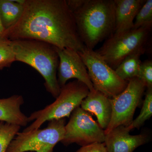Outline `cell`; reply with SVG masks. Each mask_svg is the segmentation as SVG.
Here are the masks:
<instances>
[{
    "label": "cell",
    "instance_id": "5bb4252c",
    "mask_svg": "<svg viewBox=\"0 0 152 152\" xmlns=\"http://www.w3.org/2000/svg\"><path fill=\"white\" fill-rule=\"evenodd\" d=\"M24 103L21 95H15L0 99V121L25 126L29 123L28 117L22 113L20 107Z\"/></svg>",
    "mask_w": 152,
    "mask_h": 152
},
{
    "label": "cell",
    "instance_id": "44dd1931",
    "mask_svg": "<svg viewBox=\"0 0 152 152\" xmlns=\"http://www.w3.org/2000/svg\"><path fill=\"white\" fill-rule=\"evenodd\" d=\"M138 78L145 84L146 88H152V61L146 60L142 62Z\"/></svg>",
    "mask_w": 152,
    "mask_h": 152
},
{
    "label": "cell",
    "instance_id": "e0dca14e",
    "mask_svg": "<svg viewBox=\"0 0 152 152\" xmlns=\"http://www.w3.org/2000/svg\"><path fill=\"white\" fill-rule=\"evenodd\" d=\"M147 89L145 97L140 113L136 118L133 120L130 125L126 127L127 129L129 132L133 129L141 127L152 116V88Z\"/></svg>",
    "mask_w": 152,
    "mask_h": 152
},
{
    "label": "cell",
    "instance_id": "ba28073f",
    "mask_svg": "<svg viewBox=\"0 0 152 152\" xmlns=\"http://www.w3.org/2000/svg\"><path fill=\"white\" fill-rule=\"evenodd\" d=\"M146 89V86L142 80L133 78L128 80L127 86L122 92L111 99V118L104 130L105 134L119 126L127 127L131 124Z\"/></svg>",
    "mask_w": 152,
    "mask_h": 152
},
{
    "label": "cell",
    "instance_id": "5b68a950",
    "mask_svg": "<svg viewBox=\"0 0 152 152\" xmlns=\"http://www.w3.org/2000/svg\"><path fill=\"white\" fill-rule=\"evenodd\" d=\"M152 26H145L120 34H113L106 39L102 46L96 51L113 69L130 55L146 52Z\"/></svg>",
    "mask_w": 152,
    "mask_h": 152
},
{
    "label": "cell",
    "instance_id": "ac0fdd59",
    "mask_svg": "<svg viewBox=\"0 0 152 152\" xmlns=\"http://www.w3.org/2000/svg\"><path fill=\"white\" fill-rule=\"evenodd\" d=\"M20 128L18 125L0 121V152H6Z\"/></svg>",
    "mask_w": 152,
    "mask_h": 152
},
{
    "label": "cell",
    "instance_id": "7c38bea8",
    "mask_svg": "<svg viewBox=\"0 0 152 152\" xmlns=\"http://www.w3.org/2000/svg\"><path fill=\"white\" fill-rule=\"evenodd\" d=\"M82 109L90 113L94 114L97 122L105 130L111 118L112 108L111 99L96 90L89 91L86 97L82 101Z\"/></svg>",
    "mask_w": 152,
    "mask_h": 152
},
{
    "label": "cell",
    "instance_id": "8fae6325",
    "mask_svg": "<svg viewBox=\"0 0 152 152\" xmlns=\"http://www.w3.org/2000/svg\"><path fill=\"white\" fill-rule=\"evenodd\" d=\"M126 126H119L106 134L104 144L108 152H134L138 147L151 141V134L143 132L130 134Z\"/></svg>",
    "mask_w": 152,
    "mask_h": 152
},
{
    "label": "cell",
    "instance_id": "2e32d148",
    "mask_svg": "<svg viewBox=\"0 0 152 152\" xmlns=\"http://www.w3.org/2000/svg\"><path fill=\"white\" fill-rule=\"evenodd\" d=\"M139 52L126 57L115 69L120 78L128 81L133 78L138 77L139 71L142 61L140 57L144 53Z\"/></svg>",
    "mask_w": 152,
    "mask_h": 152
},
{
    "label": "cell",
    "instance_id": "9a60e30c",
    "mask_svg": "<svg viewBox=\"0 0 152 152\" xmlns=\"http://www.w3.org/2000/svg\"><path fill=\"white\" fill-rule=\"evenodd\" d=\"M25 0H0V20L5 30L13 26L20 18Z\"/></svg>",
    "mask_w": 152,
    "mask_h": 152
},
{
    "label": "cell",
    "instance_id": "7a4b0ae2",
    "mask_svg": "<svg viewBox=\"0 0 152 152\" xmlns=\"http://www.w3.org/2000/svg\"><path fill=\"white\" fill-rule=\"evenodd\" d=\"M115 8L114 0H86L74 12L78 33L86 48L94 50L113 34Z\"/></svg>",
    "mask_w": 152,
    "mask_h": 152
},
{
    "label": "cell",
    "instance_id": "603a6c76",
    "mask_svg": "<svg viewBox=\"0 0 152 152\" xmlns=\"http://www.w3.org/2000/svg\"><path fill=\"white\" fill-rule=\"evenodd\" d=\"M86 1V0H67L66 1L69 8L73 13L82 7Z\"/></svg>",
    "mask_w": 152,
    "mask_h": 152
},
{
    "label": "cell",
    "instance_id": "6da1fadb",
    "mask_svg": "<svg viewBox=\"0 0 152 152\" xmlns=\"http://www.w3.org/2000/svg\"><path fill=\"white\" fill-rule=\"evenodd\" d=\"M23 5L20 18L2 36L11 41H42L58 48L77 52L86 48L66 0H25Z\"/></svg>",
    "mask_w": 152,
    "mask_h": 152
},
{
    "label": "cell",
    "instance_id": "8992f818",
    "mask_svg": "<svg viewBox=\"0 0 152 152\" xmlns=\"http://www.w3.org/2000/svg\"><path fill=\"white\" fill-rule=\"evenodd\" d=\"M65 125V118L53 120L42 129L19 132L6 152H53L55 146L64 139Z\"/></svg>",
    "mask_w": 152,
    "mask_h": 152
},
{
    "label": "cell",
    "instance_id": "52a82bcc",
    "mask_svg": "<svg viewBox=\"0 0 152 152\" xmlns=\"http://www.w3.org/2000/svg\"><path fill=\"white\" fill-rule=\"evenodd\" d=\"M78 53L86 65L95 90L112 99L127 86L128 80L120 78L96 51L85 48Z\"/></svg>",
    "mask_w": 152,
    "mask_h": 152
},
{
    "label": "cell",
    "instance_id": "30bf717a",
    "mask_svg": "<svg viewBox=\"0 0 152 152\" xmlns=\"http://www.w3.org/2000/svg\"><path fill=\"white\" fill-rule=\"evenodd\" d=\"M56 48L59 60L57 78L61 88L69 80L75 79L85 84L89 91L94 90L86 65L78 52L71 48Z\"/></svg>",
    "mask_w": 152,
    "mask_h": 152
},
{
    "label": "cell",
    "instance_id": "4fadbf2b",
    "mask_svg": "<svg viewBox=\"0 0 152 152\" xmlns=\"http://www.w3.org/2000/svg\"><path fill=\"white\" fill-rule=\"evenodd\" d=\"M146 0H114L115 29L120 34L132 29L134 20Z\"/></svg>",
    "mask_w": 152,
    "mask_h": 152
},
{
    "label": "cell",
    "instance_id": "ffe728a7",
    "mask_svg": "<svg viewBox=\"0 0 152 152\" xmlns=\"http://www.w3.org/2000/svg\"><path fill=\"white\" fill-rule=\"evenodd\" d=\"M152 26V0H146L136 16L134 29Z\"/></svg>",
    "mask_w": 152,
    "mask_h": 152
},
{
    "label": "cell",
    "instance_id": "cb8c5ba5",
    "mask_svg": "<svg viewBox=\"0 0 152 152\" xmlns=\"http://www.w3.org/2000/svg\"><path fill=\"white\" fill-rule=\"evenodd\" d=\"M5 29L3 27L1 23V20H0V36H2L3 33L4 32Z\"/></svg>",
    "mask_w": 152,
    "mask_h": 152
},
{
    "label": "cell",
    "instance_id": "d6986e66",
    "mask_svg": "<svg viewBox=\"0 0 152 152\" xmlns=\"http://www.w3.org/2000/svg\"><path fill=\"white\" fill-rule=\"evenodd\" d=\"M11 42L7 38L0 36V70L9 67L16 61Z\"/></svg>",
    "mask_w": 152,
    "mask_h": 152
},
{
    "label": "cell",
    "instance_id": "7402d4cb",
    "mask_svg": "<svg viewBox=\"0 0 152 152\" xmlns=\"http://www.w3.org/2000/svg\"><path fill=\"white\" fill-rule=\"evenodd\" d=\"M75 152H108L104 143L95 142L82 146Z\"/></svg>",
    "mask_w": 152,
    "mask_h": 152
},
{
    "label": "cell",
    "instance_id": "3957f363",
    "mask_svg": "<svg viewBox=\"0 0 152 152\" xmlns=\"http://www.w3.org/2000/svg\"><path fill=\"white\" fill-rule=\"evenodd\" d=\"M11 44L15 61L27 64L37 71L45 80L47 91L56 99L61 87L57 78L59 60L56 47L33 39L11 41Z\"/></svg>",
    "mask_w": 152,
    "mask_h": 152
},
{
    "label": "cell",
    "instance_id": "9c48e42d",
    "mask_svg": "<svg viewBox=\"0 0 152 152\" xmlns=\"http://www.w3.org/2000/svg\"><path fill=\"white\" fill-rule=\"evenodd\" d=\"M65 126V135L61 142L65 146L76 143L81 146L95 142H104V130L91 113L78 107L70 115Z\"/></svg>",
    "mask_w": 152,
    "mask_h": 152
},
{
    "label": "cell",
    "instance_id": "277c9868",
    "mask_svg": "<svg viewBox=\"0 0 152 152\" xmlns=\"http://www.w3.org/2000/svg\"><path fill=\"white\" fill-rule=\"evenodd\" d=\"M89 92L88 87L77 80L66 84L61 88L59 94L54 102L28 117L29 122H33L23 132H29L38 129L48 121L69 118L74 110L80 106Z\"/></svg>",
    "mask_w": 152,
    "mask_h": 152
}]
</instances>
